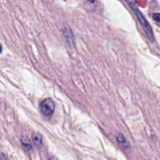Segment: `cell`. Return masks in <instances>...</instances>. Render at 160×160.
<instances>
[{"label":"cell","instance_id":"obj_1","mask_svg":"<svg viewBox=\"0 0 160 160\" xmlns=\"http://www.w3.org/2000/svg\"><path fill=\"white\" fill-rule=\"evenodd\" d=\"M128 4L130 5V6L131 7V9L134 10L135 15L137 16L139 22H140L141 24H142V28L144 29V31H145V33L146 34L148 38L152 42H154L155 41L154 34H153L152 29L151 26H150V24H149V23L148 22V20L145 19V17H144V15L142 14V12H141V11L139 10L137 7H136V6L134 5V2H128Z\"/></svg>","mask_w":160,"mask_h":160},{"label":"cell","instance_id":"obj_2","mask_svg":"<svg viewBox=\"0 0 160 160\" xmlns=\"http://www.w3.org/2000/svg\"><path fill=\"white\" fill-rule=\"evenodd\" d=\"M40 111L45 117H49L54 112L55 104L51 98H46L40 103Z\"/></svg>","mask_w":160,"mask_h":160},{"label":"cell","instance_id":"obj_3","mask_svg":"<svg viewBox=\"0 0 160 160\" xmlns=\"http://www.w3.org/2000/svg\"><path fill=\"white\" fill-rule=\"evenodd\" d=\"M117 141L118 142V143L120 144V145H121L122 146H123V148H125V149H128V148H130L129 143H128V142L127 141L124 135H123L122 134H119L117 136Z\"/></svg>","mask_w":160,"mask_h":160},{"label":"cell","instance_id":"obj_4","mask_svg":"<svg viewBox=\"0 0 160 160\" xmlns=\"http://www.w3.org/2000/svg\"><path fill=\"white\" fill-rule=\"evenodd\" d=\"M32 139L36 145H38V146H41V145H42L43 139H42V136L39 133H34V134H33Z\"/></svg>","mask_w":160,"mask_h":160},{"label":"cell","instance_id":"obj_5","mask_svg":"<svg viewBox=\"0 0 160 160\" xmlns=\"http://www.w3.org/2000/svg\"><path fill=\"white\" fill-rule=\"evenodd\" d=\"M21 142H22V143H23V145H24L26 148H31V141H30L29 139H28L27 138H23L21 139Z\"/></svg>","mask_w":160,"mask_h":160},{"label":"cell","instance_id":"obj_6","mask_svg":"<svg viewBox=\"0 0 160 160\" xmlns=\"http://www.w3.org/2000/svg\"><path fill=\"white\" fill-rule=\"evenodd\" d=\"M152 18L155 21L160 22V13L159 12H154L152 14Z\"/></svg>","mask_w":160,"mask_h":160},{"label":"cell","instance_id":"obj_7","mask_svg":"<svg viewBox=\"0 0 160 160\" xmlns=\"http://www.w3.org/2000/svg\"><path fill=\"white\" fill-rule=\"evenodd\" d=\"M0 160H8L7 159V156L4 153H2L1 156H0Z\"/></svg>","mask_w":160,"mask_h":160},{"label":"cell","instance_id":"obj_8","mask_svg":"<svg viewBox=\"0 0 160 160\" xmlns=\"http://www.w3.org/2000/svg\"><path fill=\"white\" fill-rule=\"evenodd\" d=\"M49 160H57V159H56V158L54 157V156H51V157L49 158Z\"/></svg>","mask_w":160,"mask_h":160},{"label":"cell","instance_id":"obj_9","mask_svg":"<svg viewBox=\"0 0 160 160\" xmlns=\"http://www.w3.org/2000/svg\"><path fill=\"white\" fill-rule=\"evenodd\" d=\"M2 45L0 44V53L2 52Z\"/></svg>","mask_w":160,"mask_h":160}]
</instances>
